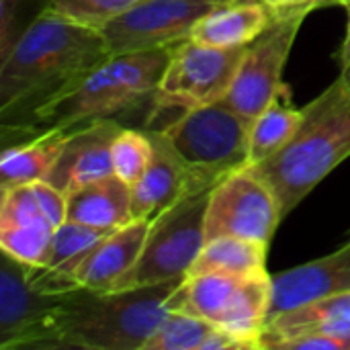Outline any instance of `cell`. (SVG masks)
I'll return each mask as SVG.
<instances>
[{
    "label": "cell",
    "instance_id": "6da1fadb",
    "mask_svg": "<svg viewBox=\"0 0 350 350\" xmlns=\"http://www.w3.org/2000/svg\"><path fill=\"white\" fill-rule=\"evenodd\" d=\"M109 57L100 29L45 6L0 59L2 123H25Z\"/></svg>",
    "mask_w": 350,
    "mask_h": 350
},
{
    "label": "cell",
    "instance_id": "7a4b0ae2",
    "mask_svg": "<svg viewBox=\"0 0 350 350\" xmlns=\"http://www.w3.org/2000/svg\"><path fill=\"white\" fill-rule=\"evenodd\" d=\"M350 158V82L340 74L301 109L293 137L252 166L273 189L285 219L336 166Z\"/></svg>",
    "mask_w": 350,
    "mask_h": 350
},
{
    "label": "cell",
    "instance_id": "3957f363",
    "mask_svg": "<svg viewBox=\"0 0 350 350\" xmlns=\"http://www.w3.org/2000/svg\"><path fill=\"white\" fill-rule=\"evenodd\" d=\"M185 279L115 291L80 287L66 293L55 349L144 350L174 310L172 295Z\"/></svg>",
    "mask_w": 350,
    "mask_h": 350
},
{
    "label": "cell",
    "instance_id": "277c9868",
    "mask_svg": "<svg viewBox=\"0 0 350 350\" xmlns=\"http://www.w3.org/2000/svg\"><path fill=\"white\" fill-rule=\"evenodd\" d=\"M172 47L111 55L66 92L49 98L25 123L35 129H72L96 119H115L137 103L154 96Z\"/></svg>",
    "mask_w": 350,
    "mask_h": 350
},
{
    "label": "cell",
    "instance_id": "5b68a950",
    "mask_svg": "<svg viewBox=\"0 0 350 350\" xmlns=\"http://www.w3.org/2000/svg\"><path fill=\"white\" fill-rule=\"evenodd\" d=\"M250 125L226 100L193 107L162 133L201 187H215L248 166Z\"/></svg>",
    "mask_w": 350,
    "mask_h": 350
},
{
    "label": "cell",
    "instance_id": "8992f818",
    "mask_svg": "<svg viewBox=\"0 0 350 350\" xmlns=\"http://www.w3.org/2000/svg\"><path fill=\"white\" fill-rule=\"evenodd\" d=\"M213 189L207 187L185 195L150 221L137 262L115 289L146 287L189 277L207 242L205 215Z\"/></svg>",
    "mask_w": 350,
    "mask_h": 350
},
{
    "label": "cell",
    "instance_id": "52a82bcc",
    "mask_svg": "<svg viewBox=\"0 0 350 350\" xmlns=\"http://www.w3.org/2000/svg\"><path fill=\"white\" fill-rule=\"evenodd\" d=\"M273 301V277L207 273L187 277L172 295L174 310L205 318L217 328L256 342L262 349V330ZM265 350V349H262Z\"/></svg>",
    "mask_w": 350,
    "mask_h": 350
},
{
    "label": "cell",
    "instance_id": "ba28073f",
    "mask_svg": "<svg viewBox=\"0 0 350 350\" xmlns=\"http://www.w3.org/2000/svg\"><path fill=\"white\" fill-rule=\"evenodd\" d=\"M246 47H213L185 39L170 49L166 70L154 92V111L185 113L193 107L224 100L230 92Z\"/></svg>",
    "mask_w": 350,
    "mask_h": 350
},
{
    "label": "cell",
    "instance_id": "9c48e42d",
    "mask_svg": "<svg viewBox=\"0 0 350 350\" xmlns=\"http://www.w3.org/2000/svg\"><path fill=\"white\" fill-rule=\"evenodd\" d=\"M306 16V12H299L277 18L254 43L246 47L224 100L248 123H254L260 113L287 94L283 70Z\"/></svg>",
    "mask_w": 350,
    "mask_h": 350
},
{
    "label": "cell",
    "instance_id": "30bf717a",
    "mask_svg": "<svg viewBox=\"0 0 350 350\" xmlns=\"http://www.w3.org/2000/svg\"><path fill=\"white\" fill-rule=\"evenodd\" d=\"M281 221L273 189L252 166H244L221 178L211 191L205 238L236 236L271 244Z\"/></svg>",
    "mask_w": 350,
    "mask_h": 350
},
{
    "label": "cell",
    "instance_id": "8fae6325",
    "mask_svg": "<svg viewBox=\"0 0 350 350\" xmlns=\"http://www.w3.org/2000/svg\"><path fill=\"white\" fill-rule=\"evenodd\" d=\"M234 0H139L100 31L111 55L172 47L191 37L195 25Z\"/></svg>",
    "mask_w": 350,
    "mask_h": 350
},
{
    "label": "cell",
    "instance_id": "7c38bea8",
    "mask_svg": "<svg viewBox=\"0 0 350 350\" xmlns=\"http://www.w3.org/2000/svg\"><path fill=\"white\" fill-rule=\"evenodd\" d=\"M64 297L66 293L35 289L27 279V265L2 252L0 349H55Z\"/></svg>",
    "mask_w": 350,
    "mask_h": 350
},
{
    "label": "cell",
    "instance_id": "4fadbf2b",
    "mask_svg": "<svg viewBox=\"0 0 350 350\" xmlns=\"http://www.w3.org/2000/svg\"><path fill=\"white\" fill-rule=\"evenodd\" d=\"M121 129L123 125L115 119H96L74 127L45 183L70 195L84 185L115 174L111 150Z\"/></svg>",
    "mask_w": 350,
    "mask_h": 350
},
{
    "label": "cell",
    "instance_id": "5bb4252c",
    "mask_svg": "<svg viewBox=\"0 0 350 350\" xmlns=\"http://www.w3.org/2000/svg\"><path fill=\"white\" fill-rule=\"evenodd\" d=\"M148 131L154 139V158L144 176L131 187V215L133 219L152 221L185 195L207 187L195 180L162 131Z\"/></svg>",
    "mask_w": 350,
    "mask_h": 350
},
{
    "label": "cell",
    "instance_id": "9a60e30c",
    "mask_svg": "<svg viewBox=\"0 0 350 350\" xmlns=\"http://www.w3.org/2000/svg\"><path fill=\"white\" fill-rule=\"evenodd\" d=\"M342 291H350V238L322 258L273 275L269 320L312 299Z\"/></svg>",
    "mask_w": 350,
    "mask_h": 350
},
{
    "label": "cell",
    "instance_id": "2e32d148",
    "mask_svg": "<svg viewBox=\"0 0 350 350\" xmlns=\"http://www.w3.org/2000/svg\"><path fill=\"white\" fill-rule=\"evenodd\" d=\"M4 127L21 133L23 137L6 144L0 154V189L21 187L35 180H45L49 170L55 166L70 131L64 127H47L35 129L27 125H10Z\"/></svg>",
    "mask_w": 350,
    "mask_h": 350
},
{
    "label": "cell",
    "instance_id": "e0dca14e",
    "mask_svg": "<svg viewBox=\"0 0 350 350\" xmlns=\"http://www.w3.org/2000/svg\"><path fill=\"white\" fill-rule=\"evenodd\" d=\"M148 230V219H133L127 226L107 234L76 269L74 277L80 287L92 291H113L137 262Z\"/></svg>",
    "mask_w": 350,
    "mask_h": 350
},
{
    "label": "cell",
    "instance_id": "ac0fdd59",
    "mask_svg": "<svg viewBox=\"0 0 350 350\" xmlns=\"http://www.w3.org/2000/svg\"><path fill=\"white\" fill-rule=\"evenodd\" d=\"M304 334L350 336V291L324 295L271 318L262 330V349Z\"/></svg>",
    "mask_w": 350,
    "mask_h": 350
},
{
    "label": "cell",
    "instance_id": "d6986e66",
    "mask_svg": "<svg viewBox=\"0 0 350 350\" xmlns=\"http://www.w3.org/2000/svg\"><path fill=\"white\" fill-rule=\"evenodd\" d=\"M277 14L265 0H234L205 14L189 39L213 47H248L273 23Z\"/></svg>",
    "mask_w": 350,
    "mask_h": 350
},
{
    "label": "cell",
    "instance_id": "ffe728a7",
    "mask_svg": "<svg viewBox=\"0 0 350 350\" xmlns=\"http://www.w3.org/2000/svg\"><path fill=\"white\" fill-rule=\"evenodd\" d=\"M66 219L109 232L123 228L133 221L131 187L115 174L84 185L66 195Z\"/></svg>",
    "mask_w": 350,
    "mask_h": 350
},
{
    "label": "cell",
    "instance_id": "44dd1931",
    "mask_svg": "<svg viewBox=\"0 0 350 350\" xmlns=\"http://www.w3.org/2000/svg\"><path fill=\"white\" fill-rule=\"evenodd\" d=\"M269 244L236 236H217L207 240L197 256L189 277L221 273V275H262L267 273Z\"/></svg>",
    "mask_w": 350,
    "mask_h": 350
},
{
    "label": "cell",
    "instance_id": "7402d4cb",
    "mask_svg": "<svg viewBox=\"0 0 350 350\" xmlns=\"http://www.w3.org/2000/svg\"><path fill=\"white\" fill-rule=\"evenodd\" d=\"M299 121L301 109H293L281 98L275 100L265 113H260L250 125L248 166H256L277 154L293 137Z\"/></svg>",
    "mask_w": 350,
    "mask_h": 350
},
{
    "label": "cell",
    "instance_id": "603a6c76",
    "mask_svg": "<svg viewBox=\"0 0 350 350\" xmlns=\"http://www.w3.org/2000/svg\"><path fill=\"white\" fill-rule=\"evenodd\" d=\"M217 326L185 310H172L144 350H205Z\"/></svg>",
    "mask_w": 350,
    "mask_h": 350
},
{
    "label": "cell",
    "instance_id": "cb8c5ba5",
    "mask_svg": "<svg viewBox=\"0 0 350 350\" xmlns=\"http://www.w3.org/2000/svg\"><path fill=\"white\" fill-rule=\"evenodd\" d=\"M113 172L123 183L133 187L148 170L154 158V139L150 131L123 127L113 142Z\"/></svg>",
    "mask_w": 350,
    "mask_h": 350
},
{
    "label": "cell",
    "instance_id": "d4e9b609",
    "mask_svg": "<svg viewBox=\"0 0 350 350\" xmlns=\"http://www.w3.org/2000/svg\"><path fill=\"white\" fill-rule=\"evenodd\" d=\"M55 228L49 226H14L0 228V250L14 260L41 267L47 258Z\"/></svg>",
    "mask_w": 350,
    "mask_h": 350
},
{
    "label": "cell",
    "instance_id": "484cf974",
    "mask_svg": "<svg viewBox=\"0 0 350 350\" xmlns=\"http://www.w3.org/2000/svg\"><path fill=\"white\" fill-rule=\"evenodd\" d=\"M135 2L139 0H45V4L53 10L96 29H103L111 18H115Z\"/></svg>",
    "mask_w": 350,
    "mask_h": 350
},
{
    "label": "cell",
    "instance_id": "4316f807",
    "mask_svg": "<svg viewBox=\"0 0 350 350\" xmlns=\"http://www.w3.org/2000/svg\"><path fill=\"white\" fill-rule=\"evenodd\" d=\"M271 350H350V336L342 334H304L277 342Z\"/></svg>",
    "mask_w": 350,
    "mask_h": 350
},
{
    "label": "cell",
    "instance_id": "83f0119b",
    "mask_svg": "<svg viewBox=\"0 0 350 350\" xmlns=\"http://www.w3.org/2000/svg\"><path fill=\"white\" fill-rule=\"evenodd\" d=\"M265 2L273 8L277 18L299 14V12L310 14L312 10H316V4H318V0H265Z\"/></svg>",
    "mask_w": 350,
    "mask_h": 350
},
{
    "label": "cell",
    "instance_id": "f1b7e54d",
    "mask_svg": "<svg viewBox=\"0 0 350 350\" xmlns=\"http://www.w3.org/2000/svg\"><path fill=\"white\" fill-rule=\"evenodd\" d=\"M342 8H345L347 14H349V27H347V35H345V39H342V43H340V47H338V51H336V62H338V66H340V72L350 68V2L342 4Z\"/></svg>",
    "mask_w": 350,
    "mask_h": 350
},
{
    "label": "cell",
    "instance_id": "f546056e",
    "mask_svg": "<svg viewBox=\"0 0 350 350\" xmlns=\"http://www.w3.org/2000/svg\"><path fill=\"white\" fill-rule=\"evenodd\" d=\"M350 0H318V4H316V10L318 8H328V6H342V4H347Z\"/></svg>",
    "mask_w": 350,
    "mask_h": 350
},
{
    "label": "cell",
    "instance_id": "4dcf8cb0",
    "mask_svg": "<svg viewBox=\"0 0 350 350\" xmlns=\"http://www.w3.org/2000/svg\"><path fill=\"white\" fill-rule=\"evenodd\" d=\"M340 74H345V76H347V78H349V82H350V68H347V70H342V72H340Z\"/></svg>",
    "mask_w": 350,
    "mask_h": 350
}]
</instances>
